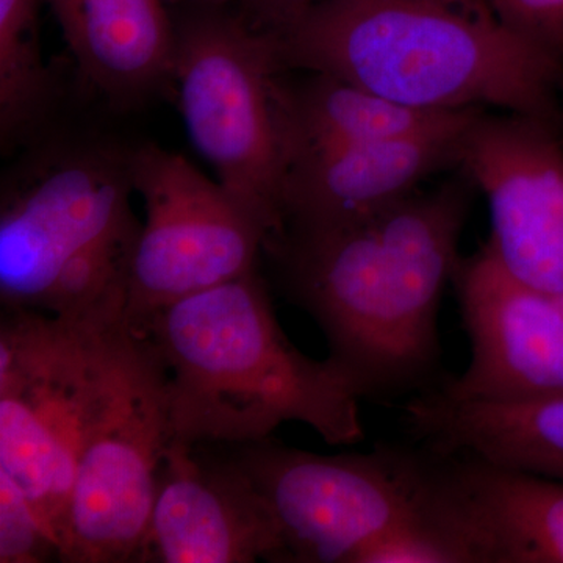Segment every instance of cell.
I'll return each mask as SVG.
<instances>
[{"label": "cell", "instance_id": "cell-12", "mask_svg": "<svg viewBox=\"0 0 563 563\" xmlns=\"http://www.w3.org/2000/svg\"><path fill=\"white\" fill-rule=\"evenodd\" d=\"M284 562L268 507L232 455L174 437L163 457L139 563Z\"/></svg>", "mask_w": 563, "mask_h": 563}, {"label": "cell", "instance_id": "cell-21", "mask_svg": "<svg viewBox=\"0 0 563 563\" xmlns=\"http://www.w3.org/2000/svg\"><path fill=\"white\" fill-rule=\"evenodd\" d=\"M507 31L563 65V0H485Z\"/></svg>", "mask_w": 563, "mask_h": 563}, {"label": "cell", "instance_id": "cell-3", "mask_svg": "<svg viewBox=\"0 0 563 563\" xmlns=\"http://www.w3.org/2000/svg\"><path fill=\"white\" fill-rule=\"evenodd\" d=\"M129 325L165 368L176 439L258 442L288 421L329 444L365 439L361 393L331 358L313 361L287 339L255 269Z\"/></svg>", "mask_w": 563, "mask_h": 563}, {"label": "cell", "instance_id": "cell-22", "mask_svg": "<svg viewBox=\"0 0 563 563\" xmlns=\"http://www.w3.org/2000/svg\"><path fill=\"white\" fill-rule=\"evenodd\" d=\"M324 0H240L244 24L263 36H276Z\"/></svg>", "mask_w": 563, "mask_h": 563}, {"label": "cell", "instance_id": "cell-15", "mask_svg": "<svg viewBox=\"0 0 563 563\" xmlns=\"http://www.w3.org/2000/svg\"><path fill=\"white\" fill-rule=\"evenodd\" d=\"M407 431L437 453L468 454L563 481V395L525 401H462L437 390L404 407Z\"/></svg>", "mask_w": 563, "mask_h": 563}, {"label": "cell", "instance_id": "cell-6", "mask_svg": "<svg viewBox=\"0 0 563 563\" xmlns=\"http://www.w3.org/2000/svg\"><path fill=\"white\" fill-rule=\"evenodd\" d=\"M173 439L165 368L150 340L124 322L81 440L60 562L136 561Z\"/></svg>", "mask_w": 563, "mask_h": 563}, {"label": "cell", "instance_id": "cell-9", "mask_svg": "<svg viewBox=\"0 0 563 563\" xmlns=\"http://www.w3.org/2000/svg\"><path fill=\"white\" fill-rule=\"evenodd\" d=\"M128 155L146 209L129 268L128 324L254 272L268 231L220 181L152 144Z\"/></svg>", "mask_w": 563, "mask_h": 563}, {"label": "cell", "instance_id": "cell-2", "mask_svg": "<svg viewBox=\"0 0 563 563\" xmlns=\"http://www.w3.org/2000/svg\"><path fill=\"white\" fill-rule=\"evenodd\" d=\"M280 70L351 81L413 109H496L563 135V65L485 0H324L276 36Z\"/></svg>", "mask_w": 563, "mask_h": 563}, {"label": "cell", "instance_id": "cell-10", "mask_svg": "<svg viewBox=\"0 0 563 563\" xmlns=\"http://www.w3.org/2000/svg\"><path fill=\"white\" fill-rule=\"evenodd\" d=\"M459 172L490 209L488 247L515 279L563 295V141L521 114H477L462 141Z\"/></svg>", "mask_w": 563, "mask_h": 563}, {"label": "cell", "instance_id": "cell-14", "mask_svg": "<svg viewBox=\"0 0 563 563\" xmlns=\"http://www.w3.org/2000/svg\"><path fill=\"white\" fill-rule=\"evenodd\" d=\"M483 111L487 110L463 111L413 135L288 155L282 176L280 229L346 224L409 198L426 180L451 166L459 168L463 136Z\"/></svg>", "mask_w": 563, "mask_h": 563}, {"label": "cell", "instance_id": "cell-5", "mask_svg": "<svg viewBox=\"0 0 563 563\" xmlns=\"http://www.w3.org/2000/svg\"><path fill=\"white\" fill-rule=\"evenodd\" d=\"M124 322L3 309L0 472L20 485L58 551L81 440Z\"/></svg>", "mask_w": 563, "mask_h": 563}, {"label": "cell", "instance_id": "cell-18", "mask_svg": "<svg viewBox=\"0 0 563 563\" xmlns=\"http://www.w3.org/2000/svg\"><path fill=\"white\" fill-rule=\"evenodd\" d=\"M44 0H0V133L20 141L41 120L51 84L41 60L38 11Z\"/></svg>", "mask_w": 563, "mask_h": 563}, {"label": "cell", "instance_id": "cell-13", "mask_svg": "<svg viewBox=\"0 0 563 563\" xmlns=\"http://www.w3.org/2000/svg\"><path fill=\"white\" fill-rule=\"evenodd\" d=\"M420 446L426 517L466 562L563 563V481Z\"/></svg>", "mask_w": 563, "mask_h": 563}, {"label": "cell", "instance_id": "cell-20", "mask_svg": "<svg viewBox=\"0 0 563 563\" xmlns=\"http://www.w3.org/2000/svg\"><path fill=\"white\" fill-rule=\"evenodd\" d=\"M354 563H466V558L446 532L424 517L385 533Z\"/></svg>", "mask_w": 563, "mask_h": 563}, {"label": "cell", "instance_id": "cell-1", "mask_svg": "<svg viewBox=\"0 0 563 563\" xmlns=\"http://www.w3.org/2000/svg\"><path fill=\"white\" fill-rule=\"evenodd\" d=\"M473 191L461 172L361 220L280 229L265 243L292 302L318 322L329 358L362 399L439 385L440 302L462 261Z\"/></svg>", "mask_w": 563, "mask_h": 563}, {"label": "cell", "instance_id": "cell-23", "mask_svg": "<svg viewBox=\"0 0 563 563\" xmlns=\"http://www.w3.org/2000/svg\"><path fill=\"white\" fill-rule=\"evenodd\" d=\"M553 299L555 302H558V306L561 307V309L563 310V295L553 296Z\"/></svg>", "mask_w": 563, "mask_h": 563}, {"label": "cell", "instance_id": "cell-17", "mask_svg": "<svg viewBox=\"0 0 563 563\" xmlns=\"http://www.w3.org/2000/svg\"><path fill=\"white\" fill-rule=\"evenodd\" d=\"M295 73L299 76L282 70L276 80L284 163L296 152L431 131L468 111L418 110L339 77L309 70Z\"/></svg>", "mask_w": 563, "mask_h": 563}, {"label": "cell", "instance_id": "cell-16", "mask_svg": "<svg viewBox=\"0 0 563 563\" xmlns=\"http://www.w3.org/2000/svg\"><path fill=\"white\" fill-rule=\"evenodd\" d=\"M92 87L132 106L172 79L176 24L162 0H44Z\"/></svg>", "mask_w": 563, "mask_h": 563}, {"label": "cell", "instance_id": "cell-8", "mask_svg": "<svg viewBox=\"0 0 563 563\" xmlns=\"http://www.w3.org/2000/svg\"><path fill=\"white\" fill-rule=\"evenodd\" d=\"M232 446L279 529L284 562L354 563L385 533L426 517L421 448L321 455L272 437Z\"/></svg>", "mask_w": 563, "mask_h": 563}, {"label": "cell", "instance_id": "cell-19", "mask_svg": "<svg viewBox=\"0 0 563 563\" xmlns=\"http://www.w3.org/2000/svg\"><path fill=\"white\" fill-rule=\"evenodd\" d=\"M60 562L52 533L25 493L0 472V563Z\"/></svg>", "mask_w": 563, "mask_h": 563}, {"label": "cell", "instance_id": "cell-11", "mask_svg": "<svg viewBox=\"0 0 563 563\" xmlns=\"http://www.w3.org/2000/svg\"><path fill=\"white\" fill-rule=\"evenodd\" d=\"M453 284L472 357L433 390L462 401H525L563 395V310L515 279L488 244L462 258Z\"/></svg>", "mask_w": 563, "mask_h": 563}, {"label": "cell", "instance_id": "cell-4", "mask_svg": "<svg viewBox=\"0 0 563 563\" xmlns=\"http://www.w3.org/2000/svg\"><path fill=\"white\" fill-rule=\"evenodd\" d=\"M129 155L70 152L3 195V309L74 320L125 317L141 224L132 213Z\"/></svg>", "mask_w": 563, "mask_h": 563}, {"label": "cell", "instance_id": "cell-7", "mask_svg": "<svg viewBox=\"0 0 563 563\" xmlns=\"http://www.w3.org/2000/svg\"><path fill=\"white\" fill-rule=\"evenodd\" d=\"M176 24L172 84L192 146L218 181L265 225L280 229L284 151L273 44L239 13L199 11ZM268 242V240H266Z\"/></svg>", "mask_w": 563, "mask_h": 563}]
</instances>
